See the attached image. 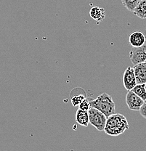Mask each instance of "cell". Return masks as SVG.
<instances>
[{
    "instance_id": "obj_14",
    "label": "cell",
    "mask_w": 146,
    "mask_h": 151,
    "mask_svg": "<svg viewBox=\"0 0 146 151\" xmlns=\"http://www.w3.org/2000/svg\"><path fill=\"white\" fill-rule=\"evenodd\" d=\"M86 99L85 96L83 94H78V95H75L71 97V103L73 106H78L83 100Z\"/></svg>"
},
{
    "instance_id": "obj_18",
    "label": "cell",
    "mask_w": 146,
    "mask_h": 151,
    "mask_svg": "<svg viewBox=\"0 0 146 151\" xmlns=\"http://www.w3.org/2000/svg\"><path fill=\"white\" fill-rule=\"evenodd\" d=\"M145 88H146V84H145Z\"/></svg>"
},
{
    "instance_id": "obj_1",
    "label": "cell",
    "mask_w": 146,
    "mask_h": 151,
    "mask_svg": "<svg viewBox=\"0 0 146 151\" xmlns=\"http://www.w3.org/2000/svg\"><path fill=\"white\" fill-rule=\"evenodd\" d=\"M127 119L124 115L114 113L108 118L104 132L111 136H119L128 129Z\"/></svg>"
},
{
    "instance_id": "obj_10",
    "label": "cell",
    "mask_w": 146,
    "mask_h": 151,
    "mask_svg": "<svg viewBox=\"0 0 146 151\" xmlns=\"http://www.w3.org/2000/svg\"><path fill=\"white\" fill-rule=\"evenodd\" d=\"M75 120L79 125L83 126V127H87L88 124H89V117L88 111H83V110L78 109L76 113V118Z\"/></svg>"
},
{
    "instance_id": "obj_2",
    "label": "cell",
    "mask_w": 146,
    "mask_h": 151,
    "mask_svg": "<svg viewBox=\"0 0 146 151\" xmlns=\"http://www.w3.org/2000/svg\"><path fill=\"white\" fill-rule=\"evenodd\" d=\"M91 108L96 109L104 113L108 118L116 113V105L112 97L107 93H102L95 100L90 101Z\"/></svg>"
},
{
    "instance_id": "obj_19",
    "label": "cell",
    "mask_w": 146,
    "mask_h": 151,
    "mask_svg": "<svg viewBox=\"0 0 146 151\" xmlns=\"http://www.w3.org/2000/svg\"><path fill=\"white\" fill-rule=\"evenodd\" d=\"M145 62H146V61H145Z\"/></svg>"
},
{
    "instance_id": "obj_4",
    "label": "cell",
    "mask_w": 146,
    "mask_h": 151,
    "mask_svg": "<svg viewBox=\"0 0 146 151\" xmlns=\"http://www.w3.org/2000/svg\"><path fill=\"white\" fill-rule=\"evenodd\" d=\"M126 103L132 111H140L142 105L145 104V100L134 93L133 91H128L126 95Z\"/></svg>"
},
{
    "instance_id": "obj_15",
    "label": "cell",
    "mask_w": 146,
    "mask_h": 151,
    "mask_svg": "<svg viewBox=\"0 0 146 151\" xmlns=\"http://www.w3.org/2000/svg\"><path fill=\"white\" fill-rule=\"evenodd\" d=\"M78 108L81 110H83V111H89V109L91 108L90 102H89L87 98L84 99V100L82 101V103L78 105Z\"/></svg>"
},
{
    "instance_id": "obj_6",
    "label": "cell",
    "mask_w": 146,
    "mask_h": 151,
    "mask_svg": "<svg viewBox=\"0 0 146 151\" xmlns=\"http://www.w3.org/2000/svg\"><path fill=\"white\" fill-rule=\"evenodd\" d=\"M122 81H123L124 86L127 91L132 90L133 88L137 84L135 74H134V68L128 67L125 70L123 75Z\"/></svg>"
},
{
    "instance_id": "obj_3",
    "label": "cell",
    "mask_w": 146,
    "mask_h": 151,
    "mask_svg": "<svg viewBox=\"0 0 146 151\" xmlns=\"http://www.w3.org/2000/svg\"><path fill=\"white\" fill-rule=\"evenodd\" d=\"M88 113H89V124L95 127L98 131H104L107 122V116L95 108H91Z\"/></svg>"
},
{
    "instance_id": "obj_16",
    "label": "cell",
    "mask_w": 146,
    "mask_h": 151,
    "mask_svg": "<svg viewBox=\"0 0 146 151\" xmlns=\"http://www.w3.org/2000/svg\"><path fill=\"white\" fill-rule=\"evenodd\" d=\"M140 113L141 114V116L146 119V103H145L142 106V108L140 110Z\"/></svg>"
},
{
    "instance_id": "obj_17",
    "label": "cell",
    "mask_w": 146,
    "mask_h": 151,
    "mask_svg": "<svg viewBox=\"0 0 146 151\" xmlns=\"http://www.w3.org/2000/svg\"><path fill=\"white\" fill-rule=\"evenodd\" d=\"M145 103H146V100H145Z\"/></svg>"
},
{
    "instance_id": "obj_7",
    "label": "cell",
    "mask_w": 146,
    "mask_h": 151,
    "mask_svg": "<svg viewBox=\"0 0 146 151\" xmlns=\"http://www.w3.org/2000/svg\"><path fill=\"white\" fill-rule=\"evenodd\" d=\"M134 74L137 84H146V62L134 65Z\"/></svg>"
},
{
    "instance_id": "obj_5",
    "label": "cell",
    "mask_w": 146,
    "mask_h": 151,
    "mask_svg": "<svg viewBox=\"0 0 146 151\" xmlns=\"http://www.w3.org/2000/svg\"><path fill=\"white\" fill-rule=\"evenodd\" d=\"M129 58L134 65L146 61V42L140 47H133L129 52Z\"/></svg>"
},
{
    "instance_id": "obj_12",
    "label": "cell",
    "mask_w": 146,
    "mask_h": 151,
    "mask_svg": "<svg viewBox=\"0 0 146 151\" xmlns=\"http://www.w3.org/2000/svg\"><path fill=\"white\" fill-rule=\"evenodd\" d=\"M132 91H133L137 95L140 97L142 100H144L145 101L146 100L145 84H137L134 88H133Z\"/></svg>"
},
{
    "instance_id": "obj_9",
    "label": "cell",
    "mask_w": 146,
    "mask_h": 151,
    "mask_svg": "<svg viewBox=\"0 0 146 151\" xmlns=\"http://www.w3.org/2000/svg\"><path fill=\"white\" fill-rule=\"evenodd\" d=\"M89 15L93 20H96L97 23H100L106 18V12L105 9L103 7L95 6V7H92L91 8L90 11H89Z\"/></svg>"
},
{
    "instance_id": "obj_8",
    "label": "cell",
    "mask_w": 146,
    "mask_h": 151,
    "mask_svg": "<svg viewBox=\"0 0 146 151\" xmlns=\"http://www.w3.org/2000/svg\"><path fill=\"white\" fill-rule=\"evenodd\" d=\"M129 42L133 47H140L145 43L146 38L142 33L136 31L130 34Z\"/></svg>"
},
{
    "instance_id": "obj_11",
    "label": "cell",
    "mask_w": 146,
    "mask_h": 151,
    "mask_svg": "<svg viewBox=\"0 0 146 151\" xmlns=\"http://www.w3.org/2000/svg\"><path fill=\"white\" fill-rule=\"evenodd\" d=\"M134 15L141 19L146 18V0H140L139 4L133 11Z\"/></svg>"
},
{
    "instance_id": "obj_13",
    "label": "cell",
    "mask_w": 146,
    "mask_h": 151,
    "mask_svg": "<svg viewBox=\"0 0 146 151\" xmlns=\"http://www.w3.org/2000/svg\"><path fill=\"white\" fill-rule=\"evenodd\" d=\"M140 0H122V2L125 8L129 12H133Z\"/></svg>"
}]
</instances>
